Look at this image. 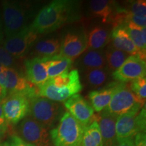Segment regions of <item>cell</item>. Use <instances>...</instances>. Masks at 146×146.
Returning <instances> with one entry per match:
<instances>
[{"label":"cell","mask_w":146,"mask_h":146,"mask_svg":"<svg viewBox=\"0 0 146 146\" xmlns=\"http://www.w3.org/2000/svg\"><path fill=\"white\" fill-rule=\"evenodd\" d=\"M3 22L7 38L26 28L31 16L30 7L25 3L6 1L3 3Z\"/></svg>","instance_id":"obj_4"},{"label":"cell","mask_w":146,"mask_h":146,"mask_svg":"<svg viewBox=\"0 0 146 146\" xmlns=\"http://www.w3.org/2000/svg\"><path fill=\"white\" fill-rule=\"evenodd\" d=\"M81 146H103L101 132L96 120L85 127Z\"/></svg>","instance_id":"obj_24"},{"label":"cell","mask_w":146,"mask_h":146,"mask_svg":"<svg viewBox=\"0 0 146 146\" xmlns=\"http://www.w3.org/2000/svg\"><path fill=\"white\" fill-rule=\"evenodd\" d=\"M7 91L4 87L0 85V102H1V100H3L7 96Z\"/></svg>","instance_id":"obj_36"},{"label":"cell","mask_w":146,"mask_h":146,"mask_svg":"<svg viewBox=\"0 0 146 146\" xmlns=\"http://www.w3.org/2000/svg\"><path fill=\"white\" fill-rule=\"evenodd\" d=\"M114 146H135V144L133 138H128L117 140Z\"/></svg>","instance_id":"obj_33"},{"label":"cell","mask_w":146,"mask_h":146,"mask_svg":"<svg viewBox=\"0 0 146 146\" xmlns=\"http://www.w3.org/2000/svg\"><path fill=\"white\" fill-rule=\"evenodd\" d=\"M7 129H8V124H5V125L0 127V144H1V139H2L3 135L6 132Z\"/></svg>","instance_id":"obj_35"},{"label":"cell","mask_w":146,"mask_h":146,"mask_svg":"<svg viewBox=\"0 0 146 146\" xmlns=\"http://www.w3.org/2000/svg\"><path fill=\"white\" fill-rule=\"evenodd\" d=\"M110 43L115 48L127 53L130 56H138L145 60V51L139 50L135 45L126 31L124 25L113 27L111 32Z\"/></svg>","instance_id":"obj_14"},{"label":"cell","mask_w":146,"mask_h":146,"mask_svg":"<svg viewBox=\"0 0 146 146\" xmlns=\"http://www.w3.org/2000/svg\"><path fill=\"white\" fill-rule=\"evenodd\" d=\"M145 106L141 111L118 116L116 122L117 140L133 138L140 132H145Z\"/></svg>","instance_id":"obj_7"},{"label":"cell","mask_w":146,"mask_h":146,"mask_svg":"<svg viewBox=\"0 0 146 146\" xmlns=\"http://www.w3.org/2000/svg\"><path fill=\"white\" fill-rule=\"evenodd\" d=\"M84 73L87 85L91 88L96 89L103 86L108 81L111 72L108 68H105L93 69Z\"/></svg>","instance_id":"obj_25"},{"label":"cell","mask_w":146,"mask_h":146,"mask_svg":"<svg viewBox=\"0 0 146 146\" xmlns=\"http://www.w3.org/2000/svg\"><path fill=\"white\" fill-rule=\"evenodd\" d=\"M37 37L38 34L28 26L18 33L6 38L3 47L14 58H20L30 50Z\"/></svg>","instance_id":"obj_9"},{"label":"cell","mask_w":146,"mask_h":146,"mask_svg":"<svg viewBox=\"0 0 146 146\" xmlns=\"http://www.w3.org/2000/svg\"><path fill=\"white\" fill-rule=\"evenodd\" d=\"M104 53L107 68L111 73L119 68L127 58L130 56L123 51L115 48L111 44L110 42L106 45Z\"/></svg>","instance_id":"obj_23"},{"label":"cell","mask_w":146,"mask_h":146,"mask_svg":"<svg viewBox=\"0 0 146 146\" xmlns=\"http://www.w3.org/2000/svg\"><path fill=\"white\" fill-rule=\"evenodd\" d=\"M64 106L69 113L84 127H86L94 118V110L80 94H75L66 100Z\"/></svg>","instance_id":"obj_13"},{"label":"cell","mask_w":146,"mask_h":146,"mask_svg":"<svg viewBox=\"0 0 146 146\" xmlns=\"http://www.w3.org/2000/svg\"><path fill=\"white\" fill-rule=\"evenodd\" d=\"M111 33L103 27H95L90 31L87 36V50H103L110 42Z\"/></svg>","instance_id":"obj_21"},{"label":"cell","mask_w":146,"mask_h":146,"mask_svg":"<svg viewBox=\"0 0 146 146\" xmlns=\"http://www.w3.org/2000/svg\"><path fill=\"white\" fill-rule=\"evenodd\" d=\"M127 9L133 15L140 17H146V1L145 0L131 1L129 8Z\"/></svg>","instance_id":"obj_28"},{"label":"cell","mask_w":146,"mask_h":146,"mask_svg":"<svg viewBox=\"0 0 146 146\" xmlns=\"http://www.w3.org/2000/svg\"><path fill=\"white\" fill-rule=\"evenodd\" d=\"M77 63L83 72L93 69L107 68L105 53L103 50H87L79 56Z\"/></svg>","instance_id":"obj_19"},{"label":"cell","mask_w":146,"mask_h":146,"mask_svg":"<svg viewBox=\"0 0 146 146\" xmlns=\"http://www.w3.org/2000/svg\"><path fill=\"white\" fill-rule=\"evenodd\" d=\"M146 63L138 56H129L121 66L112 73L114 79L126 83L140 78H145Z\"/></svg>","instance_id":"obj_12"},{"label":"cell","mask_w":146,"mask_h":146,"mask_svg":"<svg viewBox=\"0 0 146 146\" xmlns=\"http://www.w3.org/2000/svg\"><path fill=\"white\" fill-rule=\"evenodd\" d=\"M43 59L49 78L68 72L72 64V60L63 57L60 55Z\"/></svg>","instance_id":"obj_22"},{"label":"cell","mask_w":146,"mask_h":146,"mask_svg":"<svg viewBox=\"0 0 146 146\" xmlns=\"http://www.w3.org/2000/svg\"><path fill=\"white\" fill-rule=\"evenodd\" d=\"M129 22L133 23L137 26L141 27V28H145L146 27V17L135 16L133 14H131L129 12L126 18V24Z\"/></svg>","instance_id":"obj_30"},{"label":"cell","mask_w":146,"mask_h":146,"mask_svg":"<svg viewBox=\"0 0 146 146\" xmlns=\"http://www.w3.org/2000/svg\"><path fill=\"white\" fill-rule=\"evenodd\" d=\"M123 25L135 45L139 50L145 51L146 29L137 26L130 22Z\"/></svg>","instance_id":"obj_26"},{"label":"cell","mask_w":146,"mask_h":146,"mask_svg":"<svg viewBox=\"0 0 146 146\" xmlns=\"http://www.w3.org/2000/svg\"><path fill=\"white\" fill-rule=\"evenodd\" d=\"M85 127L69 112L60 117L57 127L50 131L55 146H81Z\"/></svg>","instance_id":"obj_3"},{"label":"cell","mask_w":146,"mask_h":146,"mask_svg":"<svg viewBox=\"0 0 146 146\" xmlns=\"http://www.w3.org/2000/svg\"><path fill=\"white\" fill-rule=\"evenodd\" d=\"M117 3L108 0H93L89 2V11L92 17L99 18L104 23H111Z\"/></svg>","instance_id":"obj_18"},{"label":"cell","mask_w":146,"mask_h":146,"mask_svg":"<svg viewBox=\"0 0 146 146\" xmlns=\"http://www.w3.org/2000/svg\"><path fill=\"white\" fill-rule=\"evenodd\" d=\"M87 50V35L83 27L74 28L66 32L60 40V56L74 59Z\"/></svg>","instance_id":"obj_8"},{"label":"cell","mask_w":146,"mask_h":146,"mask_svg":"<svg viewBox=\"0 0 146 146\" xmlns=\"http://www.w3.org/2000/svg\"><path fill=\"white\" fill-rule=\"evenodd\" d=\"M31 100L21 94H11L1 102L6 122L16 124L29 114Z\"/></svg>","instance_id":"obj_11"},{"label":"cell","mask_w":146,"mask_h":146,"mask_svg":"<svg viewBox=\"0 0 146 146\" xmlns=\"http://www.w3.org/2000/svg\"><path fill=\"white\" fill-rule=\"evenodd\" d=\"M0 146H10L8 142H4V143L0 144Z\"/></svg>","instance_id":"obj_38"},{"label":"cell","mask_w":146,"mask_h":146,"mask_svg":"<svg viewBox=\"0 0 146 146\" xmlns=\"http://www.w3.org/2000/svg\"><path fill=\"white\" fill-rule=\"evenodd\" d=\"M1 102H0V127H1V126L4 125L7 123L6 120L5 119L4 115H3L2 104H1Z\"/></svg>","instance_id":"obj_34"},{"label":"cell","mask_w":146,"mask_h":146,"mask_svg":"<svg viewBox=\"0 0 146 146\" xmlns=\"http://www.w3.org/2000/svg\"><path fill=\"white\" fill-rule=\"evenodd\" d=\"M33 46L34 58H52L60 54V39L55 37L41 39L35 43Z\"/></svg>","instance_id":"obj_20"},{"label":"cell","mask_w":146,"mask_h":146,"mask_svg":"<svg viewBox=\"0 0 146 146\" xmlns=\"http://www.w3.org/2000/svg\"><path fill=\"white\" fill-rule=\"evenodd\" d=\"M3 39V32H2V29H1V25L0 23V42L2 41Z\"/></svg>","instance_id":"obj_37"},{"label":"cell","mask_w":146,"mask_h":146,"mask_svg":"<svg viewBox=\"0 0 146 146\" xmlns=\"http://www.w3.org/2000/svg\"><path fill=\"white\" fill-rule=\"evenodd\" d=\"M117 117L104 110H102L100 115H97L96 120H95L99 125L103 146H114L116 143V122Z\"/></svg>","instance_id":"obj_15"},{"label":"cell","mask_w":146,"mask_h":146,"mask_svg":"<svg viewBox=\"0 0 146 146\" xmlns=\"http://www.w3.org/2000/svg\"><path fill=\"white\" fill-rule=\"evenodd\" d=\"M123 83L121 82H112L103 88L91 91L89 94V98L94 110L97 112H101L104 110L108 106L113 95Z\"/></svg>","instance_id":"obj_16"},{"label":"cell","mask_w":146,"mask_h":146,"mask_svg":"<svg viewBox=\"0 0 146 146\" xmlns=\"http://www.w3.org/2000/svg\"><path fill=\"white\" fill-rule=\"evenodd\" d=\"M15 58L0 46V64L5 68H12L15 65Z\"/></svg>","instance_id":"obj_29"},{"label":"cell","mask_w":146,"mask_h":146,"mask_svg":"<svg viewBox=\"0 0 146 146\" xmlns=\"http://www.w3.org/2000/svg\"><path fill=\"white\" fill-rule=\"evenodd\" d=\"M83 89L77 70L64 73L37 87L38 96L54 102H64Z\"/></svg>","instance_id":"obj_2"},{"label":"cell","mask_w":146,"mask_h":146,"mask_svg":"<svg viewBox=\"0 0 146 146\" xmlns=\"http://www.w3.org/2000/svg\"><path fill=\"white\" fill-rule=\"evenodd\" d=\"M145 102L138 98L123 83L113 95L109 104L104 110L108 114L118 116L130 112H139Z\"/></svg>","instance_id":"obj_5"},{"label":"cell","mask_w":146,"mask_h":146,"mask_svg":"<svg viewBox=\"0 0 146 146\" xmlns=\"http://www.w3.org/2000/svg\"><path fill=\"white\" fill-rule=\"evenodd\" d=\"M81 18V3L73 0H54L38 12L31 28L39 34H49Z\"/></svg>","instance_id":"obj_1"},{"label":"cell","mask_w":146,"mask_h":146,"mask_svg":"<svg viewBox=\"0 0 146 146\" xmlns=\"http://www.w3.org/2000/svg\"><path fill=\"white\" fill-rule=\"evenodd\" d=\"M134 144L135 146H146L145 132H140L135 135Z\"/></svg>","instance_id":"obj_32"},{"label":"cell","mask_w":146,"mask_h":146,"mask_svg":"<svg viewBox=\"0 0 146 146\" xmlns=\"http://www.w3.org/2000/svg\"><path fill=\"white\" fill-rule=\"evenodd\" d=\"M62 108L58 102L47 98L37 97L30 101L29 114L33 118L46 129H50L55 125L61 114Z\"/></svg>","instance_id":"obj_6"},{"label":"cell","mask_w":146,"mask_h":146,"mask_svg":"<svg viewBox=\"0 0 146 146\" xmlns=\"http://www.w3.org/2000/svg\"><path fill=\"white\" fill-rule=\"evenodd\" d=\"M21 139L34 146H50V137L47 129L33 118L25 117L19 126Z\"/></svg>","instance_id":"obj_10"},{"label":"cell","mask_w":146,"mask_h":146,"mask_svg":"<svg viewBox=\"0 0 146 146\" xmlns=\"http://www.w3.org/2000/svg\"><path fill=\"white\" fill-rule=\"evenodd\" d=\"M10 146H34L32 144L27 143L24 141L23 139H21L19 136L13 135L10 138Z\"/></svg>","instance_id":"obj_31"},{"label":"cell","mask_w":146,"mask_h":146,"mask_svg":"<svg viewBox=\"0 0 146 146\" xmlns=\"http://www.w3.org/2000/svg\"><path fill=\"white\" fill-rule=\"evenodd\" d=\"M129 89L134 93L139 99L145 102L146 98V79L140 78L131 81Z\"/></svg>","instance_id":"obj_27"},{"label":"cell","mask_w":146,"mask_h":146,"mask_svg":"<svg viewBox=\"0 0 146 146\" xmlns=\"http://www.w3.org/2000/svg\"><path fill=\"white\" fill-rule=\"evenodd\" d=\"M25 66L27 80L33 85L38 87L49 79L43 58H33L27 60Z\"/></svg>","instance_id":"obj_17"}]
</instances>
